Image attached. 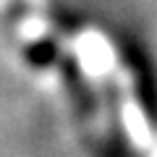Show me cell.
I'll list each match as a JSON object with an SVG mask.
<instances>
[{
	"instance_id": "1",
	"label": "cell",
	"mask_w": 157,
	"mask_h": 157,
	"mask_svg": "<svg viewBox=\"0 0 157 157\" xmlns=\"http://www.w3.org/2000/svg\"><path fill=\"white\" fill-rule=\"evenodd\" d=\"M26 58L32 63H50L52 58H55V45H50V42H45V45H34V47H29L26 50Z\"/></svg>"
}]
</instances>
